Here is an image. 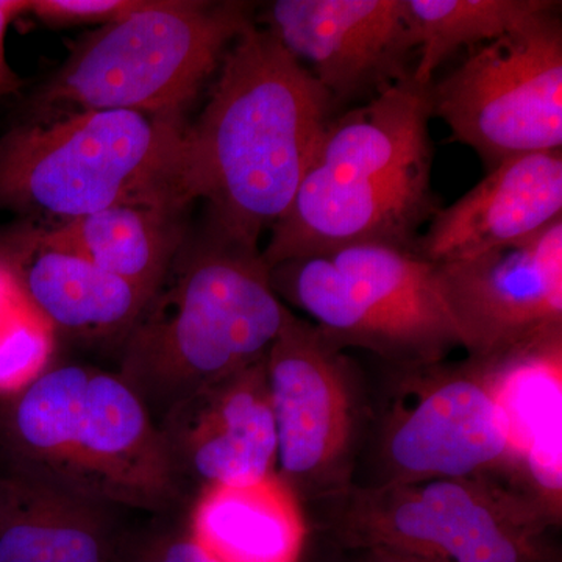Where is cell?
I'll return each mask as SVG.
<instances>
[{
  "mask_svg": "<svg viewBox=\"0 0 562 562\" xmlns=\"http://www.w3.org/2000/svg\"><path fill=\"white\" fill-rule=\"evenodd\" d=\"M335 101L261 25L225 52L198 120L181 136L180 188L225 232L260 244L294 201Z\"/></svg>",
  "mask_w": 562,
  "mask_h": 562,
  "instance_id": "1",
  "label": "cell"
},
{
  "mask_svg": "<svg viewBox=\"0 0 562 562\" xmlns=\"http://www.w3.org/2000/svg\"><path fill=\"white\" fill-rule=\"evenodd\" d=\"M288 310L260 244L205 216L121 339L116 373L157 425L192 392L265 358Z\"/></svg>",
  "mask_w": 562,
  "mask_h": 562,
  "instance_id": "2",
  "label": "cell"
},
{
  "mask_svg": "<svg viewBox=\"0 0 562 562\" xmlns=\"http://www.w3.org/2000/svg\"><path fill=\"white\" fill-rule=\"evenodd\" d=\"M431 87L413 76L335 117L294 201L262 249L269 268L322 251L382 244L413 250L439 209L431 191Z\"/></svg>",
  "mask_w": 562,
  "mask_h": 562,
  "instance_id": "3",
  "label": "cell"
},
{
  "mask_svg": "<svg viewBox=\"0 0 562 562\" xmlns=\"http://www.w3.org/2000/svg\"><path fill=\"white\" fill-rule=\"evenodd\" d=\"M0 457L106 508L166 513L181 492L146 406L117 373L49 366L0 416Z\"/></svg>",
  "mask_w": 562,
  "mask_h": 562,
  "instance_id": "4",
  "label": "cell"
},
{
  "mask_svg": "<svg viewBox=\"0 0 562 562\" xmlns=\"http://www.w3.org/2000/svg\"><path fill=\"white\" fill-rule=\"evenodd\" d=\"M254 22V9L236 0H140L70 47L33 95L35 117L25 122L91 110L184 117L233 41Z\"/></svg>",
  "mask_w": 562,
  "mask_h": 562,
  "instance_id": "5",
  "label": "cell"
},
{
  "mask_svg": "<svg viewBox=\"0 0 562 562\" xmlns=\"http://www.w3.org/2000/svg\"><path fill=\"white\" fill-rule=\"evenodd\" d=\"M187 124L122 110L22 122L0 136V210L55 225L122 202L187 201L179 179Z\"/></svg>",
  "mask_w": 562,
  "mask_h": 562,
  "instance_id": "6",
  "label": "cell"
},
{
  "mask_svg": "<svg viewBox=\"0 0 562 562\" xmlns=\"http://www.w3.org/2000/svg\"><path fill=\"white\" fill-rule=\"evenodd\" d=\"M269 273L280 301L308 314L339 349L416 369L462 347L438 266L413 250L360 244L281 261Z\"/></svg>",
  "mask_w": 562,
  "mask_h": 562,
  "instance_id": "7",
  "label": "cell"
},
{
  "mask_svg": "<svg viewBox=\"0 0 562 562\" xmlns=\"http://www.w3.org/2000/svg\"><path fill=\"white\" fill-rule=\"evenodd\" d=\"M505 483L475 475L351 484L330 498L333 531L350 549L422 560L547 562L542 536L557 522L527 492Z\"/></svg>",
  "mask_w": 562,
  "mask_h": 562,
  "instance_id": "8",
  "label": "cell"
},
{
  "mask_svg": "<svg viewBox=\"0 0 562 562\" xmlns=\"http://www.w3.org/2000/svg\"><path fill=\"white\" fill-rule=\"evenodd\" d=\"M432 116L487 171L517 155L562 150V27L557 10L484 43L431 85Z\"/></svg>",
  "mask_w": 562,
  "mask_h": 562,
  "instance_id": "9",
  "label": "cell"
},
{
  "mask_svg": "<svg viewBox=\"0 0 562 562\" xmlns=\"http://www.w3.org/2000/svg\"><path fill=\"white\" fill-rule=\"evenodd\" d=\"M266 373L281 482L299 502L349 490L362 414L353 362L312 321L288 310Z\"/></svg>",
  "mask_w": 562,
  "mask_h": 562,
  "instance_id": "10",
  "label": "cell"
},
{
  "mask_svg": "<svg viewBox=\"0 0 562 562\" xmlns=\"http://www.w3.org/2000/svg\"><path fill=\"white\" fill-rule=\"evenodd\" d=\"M406 371L384 422V483L494 475L513 476L508 422L483 362Z\"/></svg>",
  "mask_w": 562,
  "mask_h": 562,
  "instance_id": "11",
  "label": "cell"
},
{
  "mask_svg": "<svg viewBox=\"0 0 562 562\" xmlns=\"http://www.w3.org/2000/svg\"><path fill=\"white\" fill-rule=\"evenodd\" d=\"M438 272L471 360L494 364L562 342V220Z\"/></svg>",
  "mask_w": 562,
  "mask_h": 562,
  "instance_id": "12",
  "label": "cell"
},
{
  "mask_svg": "<svg viewBox=\"0 0 562 562\" xmlns=\"http://www.w3.org/2000/svg\"><path fill=\"white\" fill-rule=\"evenodd\" d=\"M260 21L338 106L413 74L417 40L405 0H276Z\"/></svg>",
  "mask_w": 562,
  "mask_h": 562,
  "instance_id": "13",
  "label": "cell"
},
{
  "mask_svg": "<svg viewBox=\"0 0 562 562\" xmlns=\"http://www.w3.org/2000/svg\"><path fill=\"white\" fill-rule=\"evenodd\" d=\"M181 492L244 486L276 473L266 357L206 384L157 424Z\"/></svg>",
  "mask_w": 562,
  "mask_h": 562,
  "instance_id": "14",
  "label": "cell"
},
{
  "mask_svg": "<svg viewBox=\"0 0 562 562\" xmlns=\"http://www.w3.org/2000/svg\"><path fill=\"white\" fill-rule=\"evenodd\" d=\"M562 220V150L517 155L438 209L414 254L432 265L469 260L528 241Z\"/></svg>",
  "mask_w": 562,
  "mask_h": 562,
  "instance_id": "15",
  "label": "cell"
},
{
  "mask_svg": "<svg viewBox=\"0 0 562 562\" xmlns=\"http://www.w3.org/2000/svg\"><path fill=\"white\" fill-rule=\"evenodd\" d=\"M0 265L14 290L52 333L117 342L150 295L25 225L0 235Z\"/></svg>",
  "mask_w": 562,
  "mask_h": 562,
  "instance_id": "16",
  "label": "cell"
},
{
  "mask_svg": "<svg viewBox=\"0 0 562 562\" xmlns=\"http://www.w3.org/2000/svg\"><path fill=\"white\" fill-rule=\"evenodd\" d=\"M0 562H117L110 508L0 457Z\"/></svg>",
  "mask_w": 562,
  "mask_h": 562,
  "instance_id": "17",
  "label": "cell"
},
{
  "mask_svg": "<svg viewBox=\"0 0 562 562\" xmlns=\"http://www.w3.org/2000/svg\"><path fill=\"white\" fill-rule=\"evenodd\" d=\"M561 357L557 342L486 364L508 422L513 479L554 522L561 519Z\"/></svg>",
  "mask_w": 562,
  "mask_h": 562,
  "instance_id": "18",
  "label": "cell"
},
{
  "mask_svg": "<svg viewBox=\"0 0 562 562\" xmlns=\"http://www.w3.org/2000/svg\"><path fill=\"white\" fill-rule=\"evenodd\" d=\"M190 206L180 195L122 202L38 228L46 241L76 251L151 295L187 236Z\"/></svg>",
  "mask_w": 562,
  "mask_h": 562,
  "instance_id": "19",
  "label": "cell"
},
{
  "mask_svg": "<svg viewBox=\"0 0 562 562\" xmlns=\"http://www.w3.org/2000/svg\"><path fill=\"white\" fill-rule=\"evenodd\" d=\"M188 532L217 562H301L308 525L294 492L272 473L199 492Z\"/></svg>",
  "mask_w": 562,
  "mask_h": 562,
  "instance_id": "20",
  "label": "cell"
},
{
  "mask_svg": "<svg viewBox=\"0 0 562 562\" xmlns=\"http://www.w3.org/2000/svg\"><path fill=\"white\" fill-rule=\"evenodd\" d=\"M417 40L413 79L431 87L436 69L461 47L490 43L560 9L553 0H405Z\"/></svg>",
  "mask_w": 562,
  "mask_h": 562,
  "instance_id": "21",
  "label": "cell"
},
{
  "mask_svg": "<svg viewBox=\"0 0 562 562\" xmlns=\"http://www.w3.org/2000/svg\"><path fill=\"white\" fill-rule=\"evenodd\" d=\"M54 333L29 312L0 322V395L13 397L52 366Z\"/></svg>",
  "mask_w": 562,
  "mask_h": 562,
  "instance_id": "22",
  "label": "cell"
},
{
  "mask_svg": "<svg viewBox=\"0 0 562 562\" xmlns=\"http://www.w3.org/2000/svg\"><path fill=\"white\" fill-rule=\"evenodd\" d=\"M140 0H31L29 13L49 27L105 25L120 20Z\"/></svg>",
  "mask_w": 562,
  "mask_h": 562,
  "instance_id": "23",
  "label": "cell"
},
{
  "mask_svg": "<svg viewBox=\"0 0 562 562\" xmlns=\"http://www.w3.org/2000/svg\"><path fill=\"white\" fill-rule=\"evenodd\" d=\"M121 562H217L191 538L190 532L149 539Z\"/></svg>",
  "mask_w": 562,
  "mask_h": 562,
  "instance_id": "24",
  "label": "cell"
},
{
  "mask_svg": "<svg viewBox=\"0 0 562 562\" xmlns=\"http://www.w3.org/2000/svg\"><path fill=\"white\" fill-rule=\"evenodd\" d=\"M31 0H0V99L20 91L22 80L7 60L5 38L10 25L29 13Z\"/></svg>",
  "mask_w": 562,
  "mask_h": 562,
  "instance_id": "25",
  "label": "cell"
},
{
  "mask_svg": "<svg viewBox=\"0 0 562 562\" xmlns=\"http://www.w3.org/2000/svg\"><path fill=\"white\" fill-rule=\"evenodd\" d=\"M360 562H412L406 554L384 549H362Z\"/></svg>",
  "mask_w": 562,
  "mask_h": 562,
  "instance_id": "26",
  "label": "cell"
},
{
  "mask_svg": "<svg viewBox=\"0 0 562 562\" xmlns=\"http://www.w3.org/2000/svg\"><path fill=\"white\" fill-rule=\"evenodd\" d=\"M406 557H408L409 561H412V562H438V561H430V560H422V558L409 557V554H406Z\"/></svg>",
  "mask_w": 562,
  "mask_h": 562,
  "instance_id": "27",
  "label": "cell"
}]
</instances>
